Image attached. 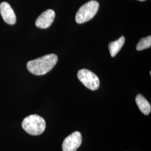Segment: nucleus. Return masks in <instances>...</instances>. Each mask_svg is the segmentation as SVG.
Returning <instances> with one entry per match:
<instances>
[{"label":"nucleus","mask_w":151,"mask_h":151,"mask_svg":"<svg viewBox=\"0 0 151 151\" xmlns=\"http://www.w3.org/2000/svg\"><path fill=\"white\" fill-rule=\"evenodd\" d=\"M58 62L56 54H50L28 62L27 68L35 75H44L52 70Z\"/></svg>","instance_id":"f257e3e1"},{"label":"nucleus","mask_w":151,"mask_h":151,"mask_svg":"<svg viewBox=\"0 0 151 151\" xmlns=\"http://www.w3.org/2000/svg\"><path fill=\"white\" fill-rule=\"evenodd\" d=\"M22 127L30 135H39L42 134L44 132L46 123L43 118L37 114H33L23 120Z\"/></svg>","instance_id":"f03ea898"},{"label":"nucleus","mask_w":151,"mask_h":151,"mask_svg":"<svg viewBox=\"0 0 151 151\" xmlns=\"http://www.w3.org/2000/svg\"><path fill=\"white\" fill-rule=\"evenodd\" d=\"M99 2L92 0L82 6L76 15V22L78 24H83L92 19L98 11Z\"/></svg>","instance_id":"7ed1b4c3"},{"label":"nucleus","mask_w":151,"mask_h":151,"mask_svg":"<svg viewBox=\"0 0 151 151\" xmlns=\"http://www.w3.org/2000/svg\"><path fill=\"white\" fill-rule=\"evenodd\" d=\"M79 80L88 88L95 91L100 86V80L96 75L87 69L80 70L77 73Z\"/></svg>","instance_id":"20e7f679"},{"label":"nucleus","mask_w":151,"mask_h":151,"mask_svg":"<svg viewBox=\"0 0 151 151\" xmlns=\"http://www.w3.org/2000/svg\"><path fill=\"white\" fill-rule=\"evenodd\" d=\"M82 135L79 132H75L65 138L63 144V151H76L81 146Z\"/></svg>","instance_id":"39448f33"},{"label":"nucleus","mask_w":151,"mask_h":151,"mask_svg":"<svg viewBox=\"0 0 151 151\" xmlns=\"http://www.w3.org/2000/svg\"><path fill=\"white\" fill-rule=\"evenodd\" d=\"M55 16V14L53 10H47L38 17L35 22V25L39 28L47 29L50 27L54 22Z\"/></svg>","instance_id":"423d86ee"},{"label":"nucleus","mask_w":151,"mask_h":151,"mask_svg":"<svg viewBox=\"0 0 151 151\" xmlns=\"http://www.w3.org/2000/svg\"><path fill=\"white\" fill-rule=\"evenodd\" d=\"M0 13L6 23L10 25L16 23V15L11 6L7 2H3L0 4Z\"/></svg>","instance_id":"0eeeda50"},{"label":"nucleus","mask_w":151,"mask_h":151,"mask_svg":"<svg viewBox=\"0 0 151 151\" xmlns=\"http://www.w3.org/2000/svg\"><path fill=\"white\" fill-rule=\"evenodd\" d=\"M135 102L140 111L145 115H148L151 113V106L150 103L141 94H138L135 98Z\"/></svg>","instance_id":"6e6552de"},{"label":"nucleus","mask_w":151,"mask_h":151,"mask_svg":"<svg viewBox=\"0 0 151 151\" xmlns=\"http://www.w3.org/2000/svg\"><path fill=\"white\" fill-rule=\"evenodd\" d=\"M125 41V39L124 36L121 37L118 40L110 42L109 44L108 48L110 51V53L112 57H114L116 54L119 53L120 49L122 48L124 43Z\"/></svg>","instance_id":"1a4fd4ad"},{"label":"nucleus","mask_w":151,"mask_h":151,"mask_svg":"<svg viewBox=\"0 0 151 151\" xmlns=\"http://www.w3.org/2000/svg\"><path fill=\"white\" fill-rule=\"evenodd\" d=\"M151 46V35L148 36L146 38H142L139 42V43L137 45L136 49L137 50H143L146 49L150 48Z\"/></svg>","instance_id":"9d476101"},{"label":"nucleus","mask_w":151,"mask_h":151,"mask_svg":"<svg viewBox=\"0 0 151 151\" xmlns=\"http://www.w3.org/2000/svg\"><path fill=\"white\" fill-rule=\"evenodd\" d=\"M138 1H146V0H138Z\"/></svg>","instance_id":"9b49d317"}]
</instances>
